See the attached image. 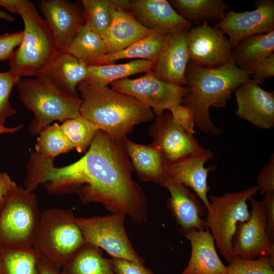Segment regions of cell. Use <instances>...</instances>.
Instances as JSON below:
<instances>
[{
  "mask_svg": "<svg viewBox=\"0 0 274 274\" xmlns=\"http://www.w3.org/2000/svg\"><path fill=\"white\" fill-rule=\"evenodd\" d=\"M26 172L25 181L32 190L44 184L50 194L75 193L84 203H100L111 213H124L136 224L147 221L146 197L132 177L131 162L121 141L101 130L77 161L55 167L53 160L32 151Z\"/></svg>",
  "mask_w": 274,
  "mask_h": 274,
  "instance_id": "obj_1",
  "label": "cell"
},
{
  "mask_svg": "<svg viewBox=\"0 0 274 274\" xmlns=\"http://www.w3.org/2000/svg\"><path fill=\"white\" fill-rule=\"evenodd\" d=\"M251 72L239 69L232 58L224 65L216 68L203 67L189 61L186 72L188 94L182 105L193 112L195 126L204 133L219 134L222 129L216 126L210 118L211 107L224 108L231 95L245 82Z\"/></svg>",
  "mask_w": 274,
  "mask_h": 274,
  "instance_id": "obj_2",
  "label": "cell"
},
{
  "mask_svg": "<svg viewBox=\"0 0 274 274\" xmlns=\"http://www.w3.org/2000/svg\"><path fill=\"white\" fill-rule=\"evenodd\" d=\"M82 100L80 114L117 140L126 136L134 126L152 120L154 113L148 107L129 95L98 86L86 80L78 86Z\"/></svg>",
  "mask_w": 274,
  "mask_h": 274,
  "instance_id": "obj_3",
  "label": "cell"
},
{
  "mask_svg": "<svg viewBox=\"0 0 274 274\" xmlns=\"http://www.w3.org/2000/svg\"><path fill=\"white\" fill-rule=\"evenodd\" d=\"M19 98L34 118L29 130L39 134L54 121L63 122L80 115L81 99L64 92L46 76L20 79L17 84Z\"/></svg>",
  "mask_w": 274,
  "mask_h": 274,
  "instance_id": "obj_4",
  "label": "cell"
},
{
  "mask_svg": "<svg viewBox=\"0 0 274 274\" xmlns=\"http://www.w3.org/2000/svg\"><path fill=\"white\" fill-rule=\"evenodd\" d=\"M24 23L23 37L10 59L11 70L20 77H35L57 52L52 33L33 4L21 0L17 8Z\"/></svg>",
  "mask_w": 274,
  "mask_h": 274,
  "instance_id": "obj_5",
  "label": "cell"
},
{
  "mask_svg": "<svg viewBox=\"0 0 274 274\" xmlns=\"http://www.w3.org/2000/svg\"><path fill=\"white\" fill-rule=\"evenodd\" d=\"M85 243L72 210L52 208L41 213L32 247L58 269Z\"/></svg>",
  "mask_w": 274,
  "mask_h": 274,
  "instance_id": "obj_6",
  "label": "cell"
},
{
  "mask_svg": "<svg viewBox=\"0 0 274 274\" xmlns=\"http://www.w3.org/2000/svg\"><path fill=\"white\" fill-rule=\"evenodd\" d=\"M260 190L257 185L235 192H226L222 196L208 197L206 227L213 236L215 244L225 260H231L232 239L237 223L247 221L250 217L247 201Z\"/></svg>",
  "mask_w": 274,
  "mask_h": 274,
  "instance_id": "obj_7",
  "label": "cell"
},
{
  "mask_svg": "<svg viewBox=\"0 0 274 274\" xmlns=\"http://www.w3.org/2000/svg\"><path fill=\"white\" fill-rule=\"evenodd\" d=\"M40 216L36 194L17 186L0 203V244L32 246Z\"/></svg>",
  "mask_w": 274,
  "mask_h": 274,
  "instance_id": "obj_8",
  "label": "cell"
},
{
  "mask_svg": "<svg viewBox=\"0 0 274 274\" xmlns=\"http://www.w3.org/2000/svg\"><path fill=\"white\" fill-rule=\"evenodd\" d=\"M122 213L105 216L76 217L85 243L105 250L112 258L144 264L145 259L134 249L126 233Z\"/></svg>",
  "mask_w": 274,
  "mask_h": 274,
  "instance_id": "obj_9",
  "label": "cell"
},
{
  "mask_svg": "<svg viewBox=\"0 0 274 274\" xmlns=\"http://www.w3.org/2000/svg\"><path fill=\"white\" fill-rule=\"evenodd\" d=\"M111 85L112 89L131 96L150 108L156 116L174 106L181 104L189 92L188 86L165 82L151 71L140 78H126Z\"/></svg>",
  "mask_w": 274,
  "mask_h": 274,
  "instance_id": "obj_10",
  "label": "cell"
},
{
  "mask_svg": "<svg viewBox=\"0 0 274 274\" xmlns=\"http://www.w3.org/2000/svg\"><path fill=\"white\" fill-rule=\"evenodd\" d=\"M252 208L250 217L237 223L232 239L231 257L254 259L269 257L274 259V243L266 233L265 207L263 201L249 199Z\"/></svg>",
  "mask_w": 274,
  "mask_h": 274,
  "instance_id": "obj_11",
  "label": "cell"
},
{
  "mask_svg": "<svg viewBox=\"0 0 274 274\" xmlns=\"http://www.w3.org/2000/svg\"><path fill=\"white\" fill-rule=\"evenodd\" d=\"M148 133L159 147L165 165L206 150L194 134L187 132L174 119L170 112L157 115L149 127Z\"/></svg>",
  "mask_w": 274,
  "mask_h": 274,
  "instance_id": "obj_12",
  "label": "cell"
},
{
  "mask_svg": "<svg viewBox=\"0 0 274 274\" xmlns=\"http://www.w3.org/2000/svg\"><path fill=\"white\" fill-rule=\"evenodd\" d=\"M186 41L190 60L204 67L222 66L232 58V48L225 33L219 28L204 23L192 26Z\"/></svg>",
  "mask_w": 274,
  "mask_h": 274,
  "instance_id": "obj_13",
  "label": "cell"
},
{
  "mask_svg": "<svg viewBox=\"0 0 274 274\" xmlns=\"http://www.w3.org/2000/svg\"><path fill=\"white\" fill-rule=\"evenodd\" d=\"M256 8L251 11L236 12L231 10L215 26L229 36L232 49L248 37L274 31V1L259 0Z\"/></svg>",
  "mask_w": 274,
  "mask_h": 274,
  "instance_id": "obj_14",
  "label": "cell"
},
{
  "mask_svg": "<svg viewBox=\"0 0 274 274\" xmlns=\"http://www.w3.org/2000/svg\"><path fill=\"white\" fill-rule=\"evenodd\" d=\"M40 7L53 36L57 52L65 51L85 23L82 4L66 0H43Z\"/></svg>",
  "mask_w": 274,
  "mask_h": 274,
  "instance_id": "obj_15",
  "label": "cell"
},
{
  "mask_svg": "<svg viewBox=\"0 0 274 274\" xmlns=\"http://www.w3.org/2000/svg\"><path fill=\"white\" fill-rule=\"evenodd\" d=\"M236 115L259 129L274 126V92L263 89L252 79L245 82L234 92Z\"/></svg>",
  "mask_w": 274,
  "mask_h": 274,
  "instance_id": "obj_16",
  "label": "cell"
},
{
  "mask_svg": "<svg viewBox=\"0 0 274 274\" xmlns=\"http://www.w3.org/2000/svg\"><path fill=\"white\" fill-rule=\"evenodd\" d=\"M164 187L170 196L166 205L176 219L180 231L184 234L206 228L207 209L195 193L183 184L166 177Z\"/></svg>",
  "mask_w": 274,
  "mask_h": 274,
  "instance_id": "obj_17",
  "label": "cell"
},
{
  "mask_svg": "<svg viewBox=\"0 0 274 274\" xmlns=\"http://www.w3.org/2000/svg\"><path fill=\"white\" fill-rule=\"evenodd\" d=\"M189 29L170 32L164 48L153 63L151 72L160 79L187 86L186 72L190 57L186 36Z\"/></svg>",
  "mask_w": 274,
  "mask_h": 274,
  "instance_id": "obj_18",
  "label": "cell"
},
{
  "mask_svg": "<svg viewBox=\"0 0 274 274\" xmlns=\"http://www.w3.org/2000/svg\"><path fill=\"white\" fill-rule=\"evenodd\" d=\"M213 157L212 152L206 149L202 153L165 165L166 177L192 189L207 209L210 206L208 196L210 189L208 184V174L215 167H205L204 165Z\"/></svg>",
  "mask_w": 274,
  "mask_h": 274,
  "instance_id": "obj_19",
  "label": "cell"
},
{
  "mask_svg": "<svg viewBox=\"0 0 274 274\" xmlns=\"http://www.w3.org/2000/svg\"><path fill=\"white\" fill-rule=\"evenodd\" d=\"M128 11L150 29L161 27L170 32L190 29L191 23L179 14L166 0L130 1Z\"/></svg>",
  "mask_w": 274,
  "mask_h": 274,
  "instance_id": "obj_20",
  "label": "cell"
},
{
  "mask_svg": "<svg viewBox=\"0 0 274 274\" xmlns=\"http://www.w3.org/2000/svg\"><path fill=\"white\" fill-rule=\"evenodd\" d=\"M184 235L190 242L191 253L182 274H226L227 266L220 259L208 227Z\"/></svg>",
  "mask_w": 274,
  "mask_h": 274,
  "instance_id": "obj_21",
  "label": "cell"
},
{
  "mask_svg": "<svg viewBox=\"0 0 274 274\" xmlns=\"http://www.w3.org/2000/svg\"><path fill=\"white\" fill-rule=\"evenodd\" d=\"M139 178L164 187L166 175L165 161L159 147L134 143L126 136L120 140Z\"/></svg>",
  "mask_w": 274,
  "mask_h": 274,
  "instance_id": "obj_22",
  "label": "cell"
},
{
  "mask_svg": "<svg viewBox=\"0 0 274 274\" xmlns=\"http://www.w3.org/2000/svg\"><path fill=\"white\" fill-rule=\"evenodd\" d=\"M88 70V65L70 53L60 51L56 53L39 74L48 77L70 95L79 97L77 88L86 79Z\"/></svg>",
  "mask_w": 274,
  "mask_h": 274,
  "instance_id": "obj_23",
  "label": "cell"
},
{
  "mask_svg": "<svg viewBox=\"0 0 274 274\" xmlns=\"http://www.w3.org/2000/svg\"><path fill=\"white\" fill-rule=\"evenodd\" d=\"M112 1L114 4L113 20L103 39L108 54L127 48L146 37L153 30L142 25L129 11L119 7Z\"/></svg>",
  "mask_w": 274,
  "mask_h": 274,
  "instance_id": "obj_24",
  "label": "cell"
},
{
  "mask_svg": "<svg viewBox=\"0 0 274 274\" xmlns=\"http://www.w3.org/2000/svg\"><path fill=\"white\" fill-rule=\"evenodd\" d=\"M152 29L149 35L127 48L104 56L98 61L96 65L112 64L119 60L130 58L154 62L164 48L170 31L161 27Z\"/></svg>",
  "mask_w": 274,
  "mask_h": 274,
  "instance_id": "obj_25",
  "label": "cell"
},
{
  "mask_svg": "<svg viewBox=\"0 0 274 274\" xmlns=\"http://www.w3.org/2000/svg\"><path fill=\"white\" fill-rule=\"evenodd\" d=\"M274 53V31L253 35L241 41L232 50V58L240 70L251 72Z\"/></svg>",
  "mask_w": 274,
  "mask_h": 274,
  "instance_id": "obj_26",
  "label": "cell"
},
{
  "mask_svg": "<svg viewBox=\"0 0 274 274\" xmlns=\"http://www.w3.org/2000/svg\"><path fill=\"white\" fill-rule=\"evenodd\" d=\"M60 274H116L101 250L85 243L65 263Z\"/></svg>",
  "mask_w": 274,
  "mask_h": 274,
  "instance_id": "obj_27",
  "label": "cell"
},
{
  "mask_svg": "<svg viewBox=\"0 0 274 274\" xmlns=\"http://www.w3.org/2000/svg\"><path fill=\"white\" fill-rule=\"evenodd\" d=\"M169 3L186 20L198 25L220 22L229 7L223 0H173Z\"/></svg>",
  "mask_w": 274,
  "mask_h": 274,
  "instance_id": "obj_28",
  "label": "cell"
},
{
  "mask_svg": "<svg viewBox=\"0 0 274 274\" xmlns=\"http://www.w3.org/2000/svg\"><path fill=\"white\" fill-rule=\"evenodd\" d=\"M153 63L147 60L135 59L122 64L88 65L85 80L98 86H107L130 76L151 72Z\"/></svg>",
  "mask_w": 274,
  "mask_h": 274,
  "instance_id": "obj_29",
  "label": "cell"
},
{
  "mask_svg": "<svg viewBox=\"0 0 274 274\" xmlns=\"http://www.w3.org/2000/svg\"><path fill=\"white\" fill-rule=\"evenodd\" d=\"M41 255L31 247L0 244V274H41Z\"/></svg>",
  "mask_w": 274,
  "mask_h": 274,
  "instance_id": "obj_30",
  "label": "cell"
},
{
  "mask_svg": "<svg viewBox=\"0 0 274 274\" xmlns=\"http://www.w3.org/2000/svg\"><path fill=\"white\" fill-rule=\"evenodd\" d=\"M65 51L87 65H96L108 54L103 39L85 23Z\"/></svg>",
  "mask_w": 274,
  "mask_h": 274,
  "instance_id": "obj_31",
  "label": "cell"
},
{
  "mask_svg": "<svg viewBox=\"0 0 274 274\" xmlns=\"http://www.w3.org/2000/svg\"><path fill=\"white\" fill-rule=\"evenodd\" d=\"M81 3L84 12L85 24L104 39L113 20V1L82 0Z\"/></svg>",
  "mask_w": 274,
  "mask_h": 274,
  "instance_id": "obj_32",
  "label": "cell"
},
{
  "mask_svg": "<svg viewBox=\"0 0 274 274\" xmlns=\"http://www.w3.org/2000/svg\"><path fill=\"white\" fill-rule=\"evenodd\" d=\"M39 134L35 152L45 157L54 160L57 155L74 149L57 122L48 126Z\"/></svg>",
  "mask_w": 274,
  "mask_h": 274,
  "instance_id": "obj_33",
  "label": "cell"
},
{
  "mask_svg": "<svg viewBox=\"0 0 274 274\" xmlns=\"http://www.w3.org/2000/svg\"><path fill=\"white\" fill-rule=\"evenodd\" d=\"M60 127L79 153L84 152L90 147L98 130L90 121L80 114L63 121Z\"/></svg>",
  "mask_w": 274,
  "mask_h": 274,
  "instance_id": "obj_34",
  "label": "cell"
},
{
  "mask_svg": "<svg viewBox=\"0 0 274 274\" xmlns=\"http://www.w3.org/2000/svg\"><path fill=\"white\" fill-rule=\"evenodd\" d=\"M226 274H274V259L265 257L248 259L234 256L228 263Z\"/></svg>",
  "mask_w": 274,
  "mask_h": 274,
  "instance_id": "obj_35",
  "label": "cell"
},
{
  "mask_svg": "<svg viewBox=\"0 0 274 274\" xmlns=\"http://www.w3.org/2000/svg\"><path fill=\"white\" fill-rule=\"evenodd\" d=\"M20 78V76L11 70L0 72V125H4L6 119L16 113L10 105L9 97L13 87Z\"/></svg>",
  "mask_w": 274,
  "mask_h": 274,
  "instance_id": "obj_36",
  "label": "cell"
},
{
  "mask_svg": "<svg viewBox=\"0 0 274 274\" xmlns=\"http://www.w3.org/2000/svg\"><path fill=\"white\" fill-rule=\"evenodd\" d=\"M174 119L185 130L194 134L195 121L192 111L188 107L179 104L172 107L169 110Z\"/></svg>",
  "mask_w": 274,
  "mask_h": 274,
  "instance_id": "obj_37",
  "label": "cell"
},
{
  "mask_svg": "<svg viewBox=\"0 0 274 274\" xmlns=\"http://www.w3.org/2000/svg\"><path fill=\"white\" fill-rule=\"evenodd\" d=\"M23 31L5 33L0 35V60L10 59L14 49L19 46L23 39Z\"/></svg>",
  "mask_w": 274,
  "mask_h": 274,
  "instance_id": "obj_38",
  "label": "cell"
},
{
  "mask_svg": "<svg viewBox=\"0 0 274 274\" xmlns=\"http://www.w3.org/2000/svg\"><path fill=\"white\" fill-rule=\"evenodd\" d=\"M116 274H155L150 268L142 264L123 259H110Z\"/></svg>",
  "mask_w": 274,
  "mask_h": 274,
  "instance_id": "obj_39",
  "label": "cell"
},
{
  "mask_svg": "<svg viewBox=\"0 0 274 274\" xmlns=\"http://www.w3.org/2000/svg\"><path fill=\"white\" fill-rule=\"evenodd\" d=\"M258 186L260 188L259 192L264 195L267 192H274V155L269 161L263 165L261 171L257 177Z\"/></svg>",
  "mask_w": 274,
  "mask_h": 274,
  "instance_id": "obj_40",
  "label": "cell"
},
{
  "mask_svg": "<svg viewBox=\"0 0 274 274\" xmlns=\"http://www.w3.org/2000/svg\"><path fill=\"white\" fill-rule=\"evenodd\" d=\"M253 80L261 84L267 78L274 76V53L259 62L251 74Z\"/></svg>",
  "mask_w": 274,
  "mask_h": 274,
  "instance_id": "obj_41",
  "label": "cell"
},
{
  "mask_svg": "<svg viewBox=\"0 0 274 274\" xmlns=\"http://www.w3.org/2000/svg\"><path fill=\"white\" fill-rule=\"evenodd\" d=\"M263 201L265 207L266 233L274 243V192L265 193Z\"/></svg>",
  "mask_w": 274,
  "mask_h": 274,
  "instance_id": "obj_42",
  "label": "cell"
},
{
  "mask_svg": "<svg viewBox=\"0 0 274 274\" xmlns=\"http://www.w3.org/2000/svg\"><path fill=\"white\" fill-rule=\"evenodd\" d=\"M17 187L6 173H0V203Z\"/></svg>",
  "mask_w": 274,
  "mask_h": 274,
  "instance_id": "obj_43",
  "label": "cell"
},
{
  "mask_svg": "<svg viewBox=\"0 0 274 274\" xmlns=\"http://www.w3.org/2000/svg\"><path fill=\"white\" fill-rule=\"evenodd\" d=\"M39 267L41 274H60V270L47 258L41 255L39 262Z\"/></svg>",
  "mask_w": 274,
  "mask_h": 274,
  "instance_id": "obj_44",
  "label": "cell"
},
{
  "mask_svg": "<svg viewBox=\"0 0 274 274\" xmlns=\"http://www.w3.org/2000/svg\"><path fill=\"white\" fill-rule=\"evenodd\" d=\"M23 126L19 125L15 127H6L4 125H0V134L1 133H13L20 129Z\"/></svg>",
  "mask_w": 274,
  "mask_h": 274,
  "instance_id": "obj_45",
  "label": "cell"
},
{
  "mask_svg": "<svg viewBox=\"0 0 274 274\" xmlns=\"http://www.w3.org/2000/svg\"><path fill=\"white\" fill-rule=\"evenodd\" d=\"M0 19L8 21H13L15 18L12 15L5 11H0Z\"/></svg>",
  "mask_w": 274,
  "mask_h": 274,
  "instance_id": "obj_46",
  "label": "cell"
}]
</instances>
